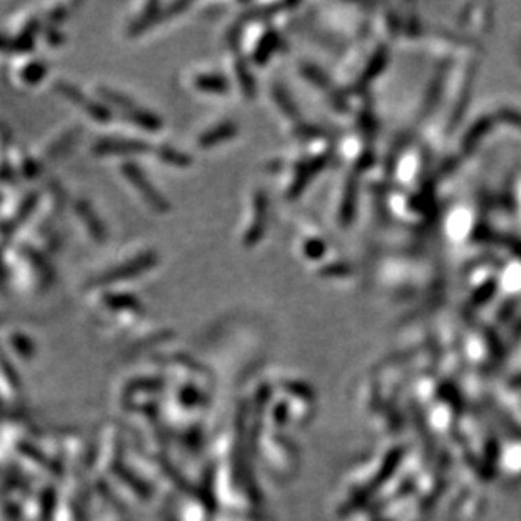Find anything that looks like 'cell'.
<instances>
[{
	"mask_svg": "<svg viewBox=\"0 0 521 521\" xmlns=\"http://www.w3.org/2000/svg\"><path fill=\"white\" fill-rule=\"evenodd\" d=\"M157 260L159 258L155 252H144V253H140V255H137L135 258L126 260V262L120 263V265L113 267L111 270H108L103 275H100V277H96L91 285L103 287V285L115 284V282L135 278V277H139V275L145 274V271L151 270L152 267L157 265Z\"/></svg>",
	"mask_w": 521,
	"mask_h": 521,
	"instance_id": "obj_1",
	"label": "cell"
},
{
	"mask_svg": "<svg viewBox=\"0 0 521 521\" xmlns=\"http://www.w3.org/2000/svg\"><path fill=\"white\" fill-rule=\"evenodd\" d=\"M122 173H124L125 179L137 189V192L142 196L145 203H147L152 210L161 211V213H166V211L170 210V203L167 201L166 196L157 191V188L148 181V177L145 176L144 170L140 169L137 164L125 162L124 166H122Z\"/></svg>",
	"mask_w": 521,
	"mask_h": 521,
	"instance_id": "obj_2",
	"label": "cell"
},
{
	"mask_svg": "<svg viewBox=\"0 0 521 521\" xmlns=\"http://www.w3.org/2000/svg\"><path fill=\"white\" fill-rule=\"evenodd\" d=\"M56 91H58L63 98L71 102L73 105L80 107L85 113L90 115V117L95 118V120L102 122V124H108V122L111 120L110 108L102 105V103L95 102V100H90L83 91L78 90L74 85L68 83V81H58V83H56Z\"/></svg>",
	"mask_w": 521,
	"mask_h": 521,
	"instance_id": "obj_3",
	"label": "cell"
},
{
	"mask_svg": "<svg viewBox=\"0 0 521 521\" xmlns=\"http://www.w3.org/2000/svg\"><path fill=\"white\" fill-rule=\"evenodd\" d=\"M188 7H189V3H186V2L170 3V5H167V7H161L157 2H152L151 5L145 7L142 16L137 19L135 22H132V24H130L129 34L130 36L142 34V32L147 31V29H151L154 24H157V22L166 21V19L176 16L179 10L188 9Z\"/></svg>",
	"mask_w": 521,
	"mask_h": 521,
	"instance_id": "obj_4",
	"label": "cell"
},
{
	"mask_svg": "<svg viewBox=\"0 0 521 521\" xmlns=\"http://www.w3.org/2000/svg\"><path fill=\"white\" fill-rule=\"evenodd\" d=\"M151 151V144L137 139H102L93 145V152L98 155H139Z\"/></svg>",
	"mask_w": 521,
	"mask_h": 521,
	"instance_id": "obj_5",
	"label": "cell"
},
{
	"mask_svg": "<svg viewBox=\"0 0 521 521\" xmlns=\"http://www.w3.org/2000/svg\"><path fill=\"white\" fill-rule=\"evenodd\" d=\"M74 210H76V213L80 214L81 221H83V225L87 226L88 233L91 234V238H95L96 241H105V238L108 236L105 225H103V221L98 218V214H96V211L93 210L90 204L83 199L76 201V203H74Z\"/></svg>",
	"mask_w": 521,
	"mask_h": 521,
	"instance_id": "obj_6",
	"label": "cell"
},
{
	"mask_svg": "<svg viewBox=\"0 0 521 521\" xmlns=\"http://www.w3.org/2000/svg\"><path fill=\"white\" fill-rule=\"evenodd\" d=\"M236 133H238V125L232 120H226V122H223V124L214 125V126H211L210 130H206V132L199 137L198 144L203 148H210V147H213V145L223 144V142H226V140H232Z\"/></svg>",
	"mask_w": 521,
	"mask_h": 521,
	"instance_id": "obj_7",
	"label": "cell"
},
{
	"mask_svg": "<svg viewBox=\"0 0 521 521\" xmlns=\"http://www.w3.org/2000/svg\"><path fill=\"white\" fill-rule=\"evenodd\" d=\"M263 221H265V199H263L262 192H258L255 196V218H253L248 233L245 234V245L247 247H253L260 240L263 233Z\"/></svg>",
	"mask_w": 521,
	"mask_h": 521,
	"instance_id": "obj_8",
	"label": "cell"
},
{
	"mask_svg": "<svg viewBox=\"0 0 521 521\" xmlns=\"http://www.w3.org/2000/svg\"><path fill=\"white\" fill-rule=\"evenodd\" d=\"M124 117H125V120H129L132 125L140 126V129L148 130V132H155V130L162 129L161 118H159L155 113H152V111L144 110L142 107L133 108L132 111L125 113Z\"/></svg>",
	"mask_w": 521,
	"mask_h": 521,
	"instance_id": "obj_9",
	"label": "cell"
},
{
	"mask_svg": "<svg viewBox=\"0 0 521 521\" xmlns=\"http://www.w3.org/2000/svg\"><path fill=\"white\" fill-rule=\"evenodd\" d=\"M103 304L113 311H142V304L132 293L108 292L103 296Z\"/></svg>",
	"mask_w": 521,
	"mask_h": 521,
	"instance_id": "obj_10",
	"label": "cell"
},
{
	"mask_svg": "<svg viewBox=\"0 0 521 521\" xmlns=\"http://www.w3.org/2000/svg\"><path fill=\"white\" fill-rule=\"evenodd\" d=\"M24 255H25V260H27V262L32 265V269L36 270V274L39 275L41 280L44 282V285H49L51 280H54V271L53 269H51L49 262H47V260L44 258L39 252H36L34 248H31V247L24 248Z\"/></svg>",
	"mask_w": 521,
	"mask_h": 521,
	"instance_id": "obj_11",
	"label": "cell"
},
{
	"mask_svg": "<svg viewBox=\"0 0 521 521\" xmlns=\"http://www.w3.org/2000/svg\"><path fill=\"white\" fill-rule=\"evenodd\" d=\"M195 87L208 93H226L230 90L228 80L218 73L198 74L195 78Z\"/></svg>",
	"mask_w": 521,
	"mask_h": 521,
	"instance_id": "obj_12",
	"label": "cell"
},
{
	"mask_svg": "<svg viewBox=\"0 0 521 521\" xmlns=\"http://www.w3.org/2000/svg\"><path fill=\"white\" fill-rule=\"evenodd\" d=\"M98 93L102 95V98L105 100V102L110 103L111 107L120 108L122 113L124 115L129 113V111H132L133 108L139 107L135 102H132V100H130L126 95H122V93L111 90V88H108V87H100Z\"/></svg>",
	"mask_w": 521,
	"mask_h": 521,
	"instance_id": "obj_13",
	"label": "cell"
},
{
	"mask_svg": "<svg viewBox=\"0 0 521 521\" xmlns=\"http://www.w3.org/2000/svg\"><path fill=\"white\" fill-rule=\"evenodd\" d=\"M157 155L162 159L164 162L169 164V166H176V167L191 166V157H189L188 154H184V152L170 147V145H161V147L157 148Z\"/></svg>",
	"mask_w": 521,
	"mask_h": 521,
	"instance_id": "obj_14",
	"label": "cell"
},
{
	"mask_svg": "<svg viewBox=\"0 0 521 521\" xmlns=\"http://www.w3.org/2000/svg\"><path fill=\"white\" fill-rule=\"evenodd\" d=\"M37 31V22L31 21L27 27L21 32V36L14 41V49L17 51H31L34 47V36Z\"/></svg>",
	"mask_w": 521,
	"mask_h": 521,
	"instance_id": "obj_15",
	"label": "cell"
},
{
	"mask_svg": "<svg viewBox=\"0 0 521 521\" xmlns=\"http://www.w3.org/2000/svg\"><path fill=\"white\" fill-rule=\"evenodd\" d=\"M234 73H236L238 81H240V87L243 88L245 93H247V96H250L252 98L255 83L252 81V76H250V73H248L247 65H245L241 59H236V63H234Z\"/></svg>",
	"mask_w": 521,
	"mask_h": 521,
	"instance_id": "obj_16",
	"label": "cell"
},
{
	"mask_svg": "<svg viewBox=\"0 0 521 521\" xmlns=\"http://www.w3.org/2000/svg\"><path fill=\"white\" fill-rule=\"evenodd\" d=\"M46 73H47V66L44 65V63L36 61L25 66L24 73H22V78H24L25 83L36 85V83H39L44 76H46Z\"/></svg>",
	"mask_w": 521,
	"mask_h": 521,
	"instance_id": "obj_17",
	"label": "cell"
}]
</instances>
